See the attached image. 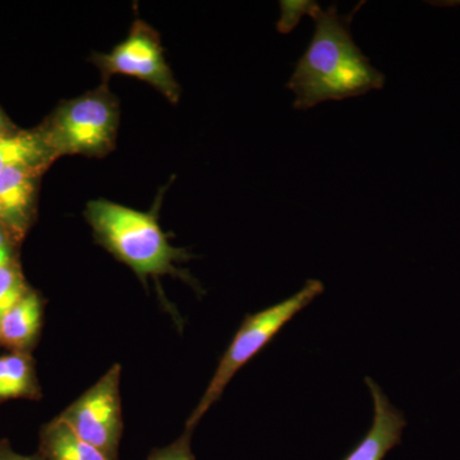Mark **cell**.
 Listing matches in <instances>:
<instances>
[{"label":"cell","instance_id":"obj_1","mask_svg":"<svg viewBox=\"0 0 460 460\" xmlns=\"http://www.w3.org/2000/svg\"><path fill=\"white\" fill-rule=\"evenodd\" d=\"M354 12L341 14L335 7L323 11L319 4L311 9L314 38L287 84L296 95V109L307 111L323 102H341L383 89L385 75L353 40L350 21Z\"/></svg>","mask_w":460,"mask_h":460},{"label":"cell","instance_id":"obj_2","mask_svg":"<svg viewBox=\"0 0 460 460\" xmlns=\"http://www.w3.org/2000/svg\"><path fill=\"white\" fill-rule=\"evenodd\" d=\"M84 217L96 241L129 266L145 286L148 277L157 279L168 274L193 284L186 272L175 268V262L186 261L192 256L169 243L168 235L160 228L153 211L142 213L107 199H95L87 205Z\"/></svg>","mask_w":460,"mask_h":460},{"label":"cell","instance_id":"obj_3","mask_svg":"<svg viewBox=\"0 0 460 460\" xmlns=\"http://www.w3.org/2000/svg\"><path fill=\"white\" fill-rule=\"evenodd\" d=\"M323 284L320 280L305 281L304 288L296 295L272 305L256 314H248L226 348L208 389L199 402L198 407L187 420V431H193L202 417L219 401L230 380L247 365L253 357L261 352L272 339L279 334L281 329L296 314L305 310L314 298L323 292Z\"/></svg>","mask_w":460,"mask_h":460},{"label":"cell","instance_id":"obj_4","mask_svg":"<svg viewBox=\"0 0 460 460\" xmlns=\"http://www.w3.org/2000/svg\"><path fill=\"white\" fill-rule=\"evenodd\" d=\"M118 117L113 96L99 89L62 105L42 133L57 157L102 156L114 146Z\"/></svg>","mask_w":460,"mask_h":460},{"label":"cell","instance_id":"obj_5","mask_svg":"<svg viewBox=\"0 0 460 460\" xmlns=\"http://www.w3.org/2000/svg\"><path fill=\"white\" fill-rule=\"evenodd\" d=\"M120 375L122 367L115 363L98 383L59 414L75 434L109 460H117L123 435Z\"/></svg>","mask_w":460,"mask_h":460},{"label":"cell","instance_id":"obj_6","mask_svg":"<svg viewBox=\"0 0 460 460\" xmlns=\"http://www.w3.org/2000/svg\"><path fill=\"white\" fill-rule=\"evenodd\" d=\"M95 63L105 77L129 75L153 84L171 102L180 98V86L166 65L159 36L141 21L133 25L126 40L111 53L96 57Z\"/></svg>","mask_w":460,"mask_h":460},{"label":"cell","instance_id":"obj_7","mask_svg":"<svg viewBox=\"0 0 460 460\" xmlns=\"http://www.w3.org/2000/svg\"><path fill=\"white\" fill-rule=\"evenodd\" d=\"M374 401V420L367 434L344 460H384L386 454L401 444L402 429L407 426L404 414L395 408L371 377L365 378Z\"/></svg>","mask_w":460,"mask_h":460},{"label":"cell","instance_id":"obj_8","mask_svg":"<svg viewBox=\"0 0 460 460\" xmlns=\"http://www.w3.org/2000/svg\"><path fill=\"white\" fill-rule=\"evenodd\" d=\"M44 301L30 290L16 305L0 316V347L11 352H31L40 338Z\"/></svg>","mask_w":460,"mask_h":460},{"label":"cell","instance_id":"obj_9","mask_svg":"<svg viewBox=\"0 0 460 460\" xmlns=\"http://www.w3.org/2000/svg\"><path fill=\"white\" fill-rule=\"evenodd\" d=\"M40 169L12 168L0 172V208L3 220L14 233L25 228L27 210L35 190L36 174Z\"/></svg>","mask_w":460,"mask_h":460},{"label":"cell","instance_id":"obj_10","mask_svg":"<svg viewBox=\"0 0 460 460\" xmlns=\"http://www.w3.org/2000/svg\"><path fill=\"white\" fill-rule=\"evenodd\" d=\"M39 454L42 460H109L75 434L59 416L41 429Z\"/></svg>","mask_w":460,"mask_h":460},{"label":"cell","instance_id":"obj_11","mask_svg":"<svg viewBox=\"0 0 460 460\" xmlns=\"http://www.w3.org/2000/svg\"><path fill=\"white\" fill-rule=\"evenodd\" d=\"M56 157L42 132L0 137V172L12 168L42 169Z\"/></svg>","mask_w":460,"mask_h":460},{"label":"cell","instance_id":"obj_12","mask_svg":"<svg viewBox=\"0 0 460 460\" xmlns=\"http://www.w3.org/2000/svg\"><path fill=\"white\" fill-rule=\"evenodd\" d=\"M40 399L41 389L31 354L9 352L0 356V402Z\"/></svg>","mask_w":460,"mask_h":460},{"label":"cell","instance_id":"obj_13","mask_svg":"<svg viewBox=\"0 0 460 460\" xmlns=\"http://www.w3.org/2000/svg\"><path fill=\"white\" fill-rule=\"evenodd\" d=\"M30 290L16 263L0 268V316L16 305Z\"/></svg>","mask_w":460,"mask_h":460},{"label":"cell","instance_id":"obj_14","mask_svg":"<svg viewBox=\"0 0 460 460\" xmlns=\"http://www.w3.org/2000/svg\"><path fill=\"white\" fill-rule=\"evenodd\" d=\"M314 2H280L281 18L278 22V30L281 33H289L299 23L302 16L310 14Z\"/></svg>","mask_w":460,"mask_h":460},{"label":"cell","instance_id":"obj_15","mask_svg":"<svg viewBox=\"0 0 460 460\" xmlns=\"http://www.w3.org/2000/svg\"><path fill=\"white\" fill-rule=\"evenodd\" d=\"M190 435L192 431H184L177 441L169 447L155 449L148 456V460H195L190 450Z\"/></svg>","mask_w":460,"mask_h":460},{"label":"cell","instance_id":"obj_16","mask_svg":"<svg viewBox=\"0 0 460 460\" xmlns=\"http://www.w3.org/2000/svg\"><path fill=\"white\" fill-rule=\"evenodd\" d=\"M0 460H42L40 454L22 456L12 449L8 440H0Z\"/></svg>","mask_w":460,"mask_h":460},{"label":"cell","instance_id":"obj_17","mask_svg":"<svg viewBox=\"0 0 460 460\" xmlns=\"http://www.w3.org/2000/svg\"><path fill=\"white\" fill-rule=\"evenodd\" d=\"M13 261V248L8 235L0 230V268L12 265Z\"/></svg>","mask_w":460,"mask_h":460},{"label":"cell","instance_id":"obj_18","mask_svg":"<svg viewBox=\"0 0 460 460\" xmlns=\"http://www.w3.org/2000/svg\"><path fill=\"white\" fill-rule=\"evenodd\" d=\"M8 135L7 133V124H5L4 118L2 117V114H0V137L2 136Z\"/></svg>","mask_w":460,"mask_h":460},{"label":"cell","instance_id":"obj_19","mask_svg":"<svg viewBox=\"0 0 460 460\" xmlns=\"http://www.w3.org/2000/svg\"><path fill=\"white\" fill-rule=\"evenodd\" d=\"M0 219H3L2 208H0Z\"/></svg>","mask_w":460,"mask_h":460}]
</instances>
